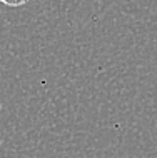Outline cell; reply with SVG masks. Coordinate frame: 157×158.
<instances>
[{"label": "cell", "instance_id": "1", "mask_svg": "<svg viewBox=\"0 0 157 158\" xmlns=\"http://www.w3.org/2000/svg\"><path fill=\"white\" fill-rule=\"evenodd\" d=\"M0 147H2V138H0Z\"/></svg>", "mask_w": 157, "mask_h": 158}]
</instances>
